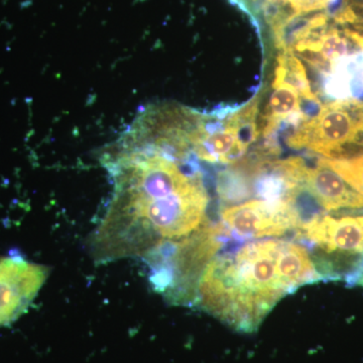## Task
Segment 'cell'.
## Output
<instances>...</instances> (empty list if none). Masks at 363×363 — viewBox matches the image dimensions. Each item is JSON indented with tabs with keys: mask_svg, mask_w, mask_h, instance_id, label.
<instances>
[{
	"mask_svg": "<svg viewBox=\"0 0 363 363\" xmlns=\"http://www.w3.org/2000/svg\"><path fill=\"white\" fill-rule=\"evenodd\" d=\"M217 191L223 202H240L252 196L247 177L240 171H224L219 174Z\"/></svg>",
	"mask_w": 363,
	"mask_h": 363,
	"instance_id": "cell-9",
	"label": "cell"
},
{
	"mask_svg": "<svg viewBox=\"0 0 363 363\" xmlns=\"http://www.w3.org/2000/svg\"><path fill=\"white\" fill-rule=\"evenodd\" d=\"M286 143L329 160L363 155V101L343 99L322 105L316 116L298 124Z\"/></svg>",
	"mask_w": 363,
	"mask_h": 363,
	"instance_id": "cell-2",
	"label": "cell"
},
{
	"mask_svg": "<svg viewBox=\"0 0 363 363\" xmlns=\"http://www.w3.org/2000/svg\"><path fill=\"white\" fill-rule=\"evenodd\" d=\"M49 267L21 255L0 257V328L26 312L49 277Z\"/></svg>",
	"mask_w": 363,
	"mask_h": 363,
	"instance_id": "cell-4",
	"label": "cell"
},
{
	"mask_svg": "<svg viewBox=\"0 0 363 363\" xmlns=\"http://www.w3.org/2000/svg\"><path fill=\"white\" fill-rule=\"evenodd\" d=\"M294 181L327 211L363 208V196L331 169L310 168L301 157H294Z\"/></svg>",
	"mask_w": 363,
	"mask_h": 363,
	"instance_id": "cell-6",
	"label": "cell"
},
{
	"mask_svg": "<svg viewBox=\"0 0 363 363\" xmlns=\"http://www.w3.org/2000/svg\"><path fill=\"white\" fill-rule=\"evenodd\" d=\"M278 63L285 68V82L292 85L297 90L300 97L311 102L319 101L316 95L312 92L305 67L293 52H281L278 58Z\"/></svg>",
	"mask_w": 363,
	"mask_h": 363,
	"instance_id": "cell-8",
	"label": "cell"
},
{
	"mask_svg": "<svg viewBox=\"0 0 363 363\" xmlns=\"http://www.w3.org/2000/svg\"><path fill=\"white\" fill-rule=\"evenodd\" d=\"M297 198L257 199L221 210L222 226L238 240L281 236L304 224Z\"/></svg>",
	"mask_w": 363,
	"mask_h": 363,
	"instance_id": "cell-3",
	"label": "cell"
},
{
	"mask_svg": "<svg viewBox=\"0 0 363 363\" xmlns=\"http://www.w3.org/2000/svg\"><path fill=\"white\" fill-rule=\"evenodd\" d=\"M318 166L331 169L343 180L363 196V155L345 160L321 159L317 161Z\"/></svg>",
	"mask_w": 363,
	"mask_h": 363,
	"instance_id": "cell-10",
	"label": "cell"
},
{
	"mask_svg": "<svg viewBox=\"0 0 363 363\" xmlns=\"http://www.w3.org/2000/svg\"><path fill=\"white\" fill-rule=\"evenodd\" d=\"M300 229L306 240L328 255H363V215L316 214Z\"/></svg>",
	"mask_w": 363,
	"mask_h": 363,
	"instance_id": "cell-5",
	"label": "cell"
},
{
	"mask_svg": "<svg viewBox=\"0 0 363 363\" xmlns=\"http://www.w3.org/2000/svg\"><path fill=\"white\" fill-rule=\"evenodd\" d=\"M323 279L303 245L274 238L252 241L212 259L198 281L193 304L250 333L281 298Z\"/></svg>",
	"mask_w": 363,
	"mask_h": 363,
	"instance_id": "cell-1",
	"label": "cell"
},
{
	"mask_svg": "<svg viewBox=\"0 0 363 363\" xmlns=\"http://www.w3.org/2000/svg\"><path fill=\"white\" fill-rule=\"evenodd\" d=\"M352 281L363 286V257L357 262V267L353 271Z\"/></svg>",
	"mask_w": 363,
	"mask_h": 363,
	"instance_id": "cell-11",
	"label": "cell"
},
{
	"mask_svg": "<svg viewBox=\"0 0 363 363\" xmlns=\"http://www.w3.org/2000/svg\"><path fill=\"white\" fill-rule=\"evenodd\" d=\"M306 119H308L307 117L301 111L300 95L297 90L285 81L274 86V93L267 106L264 136L269 140L283 121H289L294 125L298 126Z\"/></svg>",
	"mask_w": 363,
	"mask_h": 363,
	"instance_id": "cell-7",
	"label": "cell"
}]
</instances>
